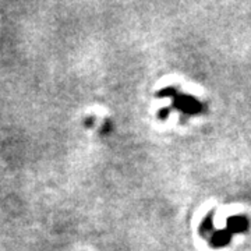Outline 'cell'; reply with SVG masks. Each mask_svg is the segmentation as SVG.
<instances>
[{"label":"cell","instance_id":"2","mask_svg":"<svg viewBox=\"0 0 251 251\" xmlns=\"http://www.w3.org/2000/svg\"><path fill=\"white\" fill-rule=\"evenodd\" d=\"M95 116H88L85 117V120H84V126L87 127V128H90V127H92L94 126V123H95Z\"/></svg>","mask_w":251,"mask_h":251},{"label":"cell","instance_id":"1","mask_svg":"<svg viewBox=\"0 0 251 251\" xmlns=\"http://www.w3.org/2000/svg\"><path fill=\"white\" fill-rule=\"evenodd\" d=\"M230 222H234L236 225H230V227L233 230H243L244 227H247V221H244L243 218H232L229 219Z\"/></svg>","mask_w":251,"mask_h":251}]
</instances>
